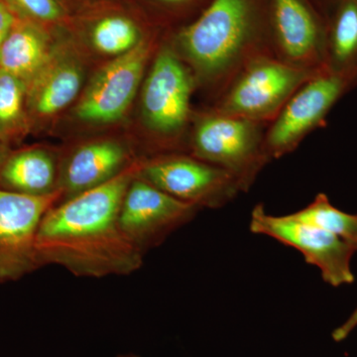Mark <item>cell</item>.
<instances>
[{"mask_svg": "<svg viewBox=\"0 0 357 357\" xmlns=\"http://www.w3.org/2000/svg\"><path fill=\"white\" fill-rule=\"evenodd\" d=\"M138 164L105 184L47 211L36 239L40 267L58 265L77 277L105 278L137 271L143 255L124 236L119 210Z\"/></svg>", "mask_w": 357, "mask_h": 357, "instance_id": "1", "label": "cell"}, {"mask_svg": "<svg viewBox=\"0 0 357 357\" xmlns=\"http://www.w3.org/2000/svg\"><path fill=\"white\" fill-rule=\"evenodd\" d=\"M172 47L197 86L210 89L215 100L250 61L272 55L257 0H211L198 20L178 33Z\"/></svg>", "mask_w": 357, "mask_h": 357, "instance_id": "2", "label": "cell"}, {"mask_svg": "<svg viewBox=\"0 0 357 357\" xmlns=\"http://www.w3.org/2000/svg\"><path fill=\"white\" fill-rule=\"evenodd\" d=\"M194 119L192 156L227 171L236 178L241 192H248L271 162L264 147L268 124L211 109Z\"/></svg>", "mask_w": 357, "mask_h": 357, "instance_id": "3", "label": "cell"}, {"mask_svg": "<svg viewBox=\"0 0 357 357\" xmlns=\"http://www.w3.org/2000/svg\"><path fill=\"white\" fill-rule=\"evenodd\" d=\"M319 73L298 69L272 55L260 56L236 75L211 109L269 124L291 96Z\"/></svg>", "mask_w": 357, "mask_h": 357, "instance_id": "4", "label": "cell"}, {"mask_svg": "<svg viewBox=\"0 0 357 357\" xmlns=\"http://www.w3.org/2000/svg\"><path fill=\"white\" fill-rule=\"evenodd\" d=\"M356 86L354 79L328 70L303 84L268 124L264 147L269 159L291 153L310 133L325 126L335 103Z\"/></svg>", "mask_w": 357, "mask_h": 357, "instance_id": "5", "label": "cell"}, {"mask_svg": "<svg viewBox=\"0 0 357 357\" xmlns=\"http://www.w3.org/2000/svg\"><path fill=\"white\" fill-rule=\"evenodd\" d=\"M197 86L192 70L172 46L157 53L143 84V121L160 140L180 137L192 119L191 100Z\"/></svg>", "mask_w": 357, "mask_h": 357, "instance_id": "6", "label": "cell"}, {"mask_svg": "<svg viewBox=\"0 0 357 357\" xmlns=\"http://www.w3.org/2000/svg\"><path fill=\"white\" fill-rule=\"evenodd\" d=\"M249 227L253 234L297 249L307 263L319 268L324 281L333 287L354 283L351 259L357 245L289 215H269L263 204L253 208Z\"/></svg>", "mask_w": 357, "mask_h": 357, "instance_id": "7", "label": "cell"}, {"mask_svg": "<svg viewBox=\"0 0 357 357\" xmlns=\"http://www.w3.org/2000/svg\"><path fill=\"white\" fill-rule=\"evenodd\" d=\"M136 175L198 208H222L243 192L229 172L192 155H165L148 160L138 164Z\"/></svg>", "mask_w": 357, "mask_h": 357, "instance_id": "8", "label": "cell"}, {"mask_svg": "<svg viewBox=\"0 0 357 357\" xmlns=\"http://www.w3.org/2000/svg\"><path fill=\"white\" fill-rule=\"evenodd\" d=\"M62 192L30 196L0 189V283L15 281L40 267L36 239L47 211Z\"/></svg>", "mask_w": 357, "mask_h": 357, "instance_id": "9", "label": "cell"}, {"mask_svg": "<svg viewBox=\"0 0 357 357\" xmlns=\"http://www.w3.org/2000/svg\"><path fill=\"white\" fill-rule=\"evenodd\" d=\"M199 210L135 175L122 199L119 225L128 241L145 253L189 222Z\"/></svg>", "mask_w": 357, "mask_h": 357, "instance_id": "10", "label": "cell"}, {"mask_svg": "<svg viewBox=\"0 0 357 357\" xmlns=\"http://www.w3.org/2000/svg\"><path fill=\"white\" fill-rule=\"evenodd\" d=\"M272 55L298 69L326 70V30L306 0H270Z\"/></svg>", "mask_w": 357, "mask_h": 357, "instance_id": "11", "label": "cell"}, {"mask_svg": "<svg viewBox=\"0 0 357 357\" xmlns=\"http://www.w3.org/2000/svg\"><path fill=\"white\" fill-rule=\"evenodd\" d=\"M151 49L142 40L132 50L105 66L77 103V119L96 123L119 121L137 93Z\"/></svg>", "mask_w": 357, "mask_h": 357, "instance_id": "12", "label": "cell"}, {"mask_svg": "<svg viewBox=\"0 0 357 357\" xmlns=\"http://www.w3.org/2000/svg\"><path fill=\"white\" fill-rule=\"evenodd\" d=\"M128 152L116 141L86 143L59 165V191L67 199L109 182L128 169Z\"/></svg>", "mask_w": 357, "mask_h": 357, "instance_id": "13", "label": "cell"}, {"mask_svg": "<svg viewBox=\"0 0 357 357\" xmlns=\"http://www.w3.org/2000/svg\"><path fill=\"white\" fill-rule=\"evenodd\" d=\"M83 81L79 60L67 52L53 50L46 66L27 84L28 105L39 116H53L74 102Z\"/></svg>", "mask_w": 357, "mask_h": 357, "instance_id": "14", "label": "cell"}, {"mask_svg": "<svg viewBox=\"0 0 357 357\" xmlns=\"http://www.w3.org/2000/svg\"><path fill=\"white\" fill-rule=\"evenodd\" d=\"M0 183L8 191L47 196L59 191V164L41 148L22 150L6 156L0 165Z\"/></svg>", "mask_w": 357, "mask_h": 357, "instance_id": "15", "label": "cell"}, {"mask_svg": "<svg viewBox=\"0 0 357 357\" xmlns=\"http://www.w3.org/2000/svg\"><path fill=\"white\" fill-rule=\"evenodd\" d=\"M53 50L38 23L18 18L0 47V69L28 84L50 60Z\"/></svg>", "mask_w": 357, "mask_h": 357, "instance_id": "16", "label": "cell"}, {"mask_svg": "<svg viewBox=\"0 0 357 357\" xmlns=\"http://www.w3.org/2000/svg\"><path fill=\"white\" fill-rule=\"evenodd\" d=\"M326 70L357 83V0H340L326 30Z\"/></svg>", "mask_w": 357, "mask_h": 357, "instance_id": "17", "label": "cell"}, {"mask_svg": "<svg viewBox=\"0 0 357 357\" xmlns=\"http://www.w3.org/2000/svg\"><path fill=\"white\" fill-rule=\"evenodd\" d=\"M289 215L357 245V213L354 215L338 210L325 194L317 195L306 208Z\"/></svg>", "mask_w": 357, "mask_h": 357, "instance_id": "18", "label": "cell"}, {"mask_svg": "<svg viewBox=\"0 0 357 357\" xmlns=\"http://www.w3.org/2000/svg\"><path fill=\"white\" fill-rule=\"evenodd\" d=\"M93 47L105 55H123L142 41L139 28L123 16H109L100 20L91 32Z\"/></svg>", "mask_w": 357, "mask_h": 357, "instance_id": "19", "label": "cell"}, {"mask_svg": "<svg viewBox=\"0 0 357 357\" xmlns=\"http://www.w3.org/2000/svg\"><path fill=\"white\" fill-rule=\"evenodd\" d=\"M27 84L0 69V141L8 139L22 128L25 119Z\"/></svg>", "mask_w": 357, "mask_h": 357, "instance_id": "20", "label": "cell"}, {"mask_svg": "<svg viewBox=\"0 0 357 357\" xmlns=\"http://www.w3.org/2000/svg\"><path fill=\"white\" fill-rule=\"evenodd\" d=\"M20 20L55 22L63 16L58 0H3Z\"/></svg>", "mask_w": 357, "mask_h": 357, "instance_id": "21", "label": "cell"}, {"mask_svg": "<svg viewBox=\"0 0 357 357\" xmlns=\"http://www.w3.org/2000/svg\"><path fill=\"white\" fill-rule=\"evenodd\" d=\"M18 17L3 0H0V47L13 30Z\"/></svg>", "mask_w": 357, "mask_h": 357, "instance_id": "22", "label": "cell"}, {"mask_svg": "<svg viewBox=\"0 0 357 357\" xmlns=\"http://www.w3.org/2000/svg\"><path fill=\"white\" fill-rule=\"evenodd\" d=\"M357 328V307L351 316L347 319L342 325L338 326L333 332L332 337L333 340L337 342H342L347 340L349 335Z\"/></svg>", "mask_w": 357, "mask_h": 357, "instance_id": "23", "label": "cell"}, {"mask_svg": "<svg viewBox=\"0 0 357 357\" xmlns=\"http://www.w3.org/2000/svg\"><path fill=\"white\" fill-rule=\"evenodd\" d=\"M157 1H160L162 2V3L166 4H178L188 1V0H157Z\"/></svg>", "mask_w": 357, "mask_h": 357, "instance_id": "24", "label": "cell"}, {"mask_svg": "<svg viewBox=\"0 0 357 357\" xmlns=\"http://www.w3.org/2000/svg\"><path fill=\"white\" fill-rule=\"evenodd\" d=\"M6 157L2 156L1 153H0V165H1L2 161H3Z\"/></svg>", "mask_w": 357, "mask_h": 357, "instance_id": "25", "label": "cell"}, {"mask_svg": "<svg viewBox=\"0 0 357 357\" xmlns=\"http://www.w3.org/2000/svg\"><path fill=\"white\" fill-rule=\"evenodd\" d=\"M119 357H137L135 356H119Z\"/></svg>", "mask_w": 357, "mask_h": 357, "instance_id": "26", "label": "cell"}]
</instances>
